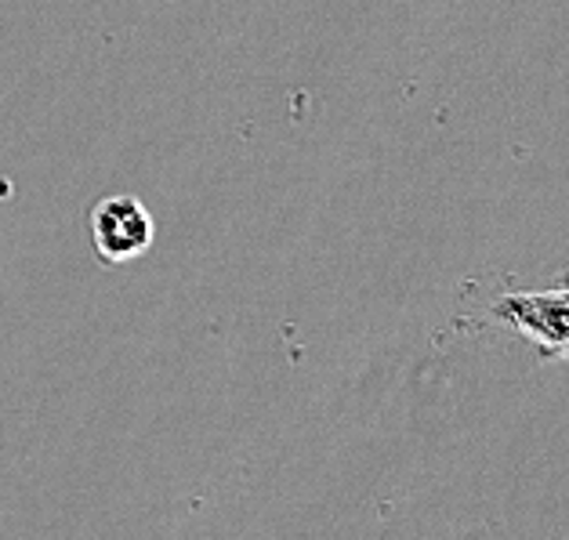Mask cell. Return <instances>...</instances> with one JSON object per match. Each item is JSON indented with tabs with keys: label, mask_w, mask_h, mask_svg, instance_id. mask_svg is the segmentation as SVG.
<instances>
[{
	"label": "cell",
	"mask_w": 569,
	"mask_h": 540,
	"mask_svg": "<svg viewBox=\"0 0 569 540\" xmlns=\"http://www.w3.org/2000/svg\"><path fill=\"white\" fill-rule=\"evenodd\" d=\"M493 316L551 359L569 363V283L555 290H519L493 304Z\"/></svg>",
	"instance_id": "1"
},
{
	"label": "cell",
	"mask_w": 569,
	"mask_h": 540,
	"mask_svg": "<svg viewBox=\"0 0 569 540\" xmlns=\"http://www.w3.org/2000/svg\"><path fill=\"white\" fill-rule=\"evenodd\" d=\"M152 240H157V221L131 192H109L91 207V243L106 266H128L134 258H146Z\"/></svg>",
	"instance_id": "2"
}]
</instances>
